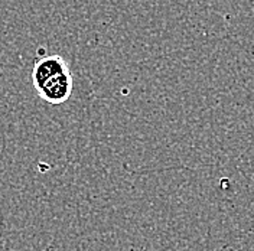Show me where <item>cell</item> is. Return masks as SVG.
I'll use <instances>...</instances> for the list:
<instances>
[{"instance_id":"cell-1","label":"cell","mask_w":254,"mask_h":251,"mask_svg":"<svg viewBox=\"0 0 254 251\" xmlns=\"http://www.w3.org/2000/svg\"><path fill=\"white\" fill-rule=\"evenodd\" d=\"M72 82L74 81L71 72L65 71L47 79L39 88H36V91L44 101L54 106H60L72 94Z\"/></svg>"},{"instance_id":"cell-2","label":"cell","mask_w":254,"mask_h":251,"mask_svg":"<svg viewBox=\"0 0 254 251\" xmlns=\"http://www.w3.org/2000/svg\"><path fill=\"white\" fill-rule=\"evenodd\" d=\"M65 71H69L68 63H65V60L60 55H48L38 60L33 65V71H32V81H33L35 90L39 88L47 79L52 78Z\"/></svg>"}]
</instances>
